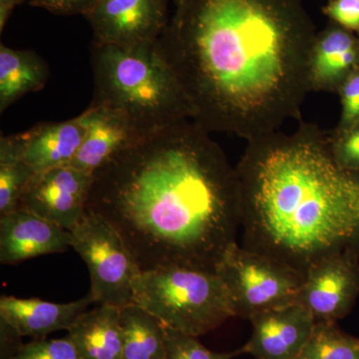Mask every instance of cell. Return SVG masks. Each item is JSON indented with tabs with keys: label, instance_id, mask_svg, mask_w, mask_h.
<instances>
[{
	"label": "cell",
	"instance_id": "6da1fadb",
	"mask_svg": "<svg viewBox=\"0 0 359 359\" xmlns=\"http://www.w3.org/2000/svg\"><path fill=\"white\" fill-rule=\"evenodd\" d=\"M316 35L302 0H181L157 45L194 121L249 142L302 119Z\"/></svg>",
	"mask_w": 359,
	"mask_h": 359
},
{
	"label": "cell",
	"instance_id": "7a4b0ae2",
	"mask_svg": "<svg viewBox=\"0 0 359 359\" xmlns=\"http://www.w3.org/2000/svg\"><path fill=\"white\" fill-rule=\"evenodd\" d=\"M87 211L121 236L141 271L217 273L242 222L236 167L194 120L139 137L93 174Z\"/></svg>",
	"mask_w": 359,
	"mask_h": 359
},
{
	"label": "cell",
	"instance_id": "3957f363",
	"mask_svg": "<svg viewBox=\"0 0 359 359\" xmlns=\"http://www.w3.org/2000/svg\"><path fill=\"white\" fill-rule=\"evenodd\" d=\"M242 247L302 273L359 248V171L340 167L330 133L301 121L248 142L237 166Z\"/></svg>",
	"mask_w": 359,
	"mask_h": 359
},
{
	"label": "cell",
	"instance_id": "277c9868",
	"mask_svg": "<svg viewBox=\"0 0 359 359\" xmlns=\"http://www.w3.org/2000/svg\"><path fill=\"white\" fill-rule=\"evenodd\" d=\"M93 100L124 116L139 136L193 120L192 108L157 41L131 46L92 42Z\"/></svg>",
	"mask_w": 359,
	"mask_h": 359
},
{
	"label": "cell",
	"instance_id": "5b68a950",
	"mask_svg": "<svg viewBox=\"0 0 359 359\" xmlns=\"http://www.w3.org/2000/svg\"><path fill=\"white\" fill-rule=\"evenodd\" d=\"M133 304L165 327L195 337L235 316L218 273L183 266L141 271L133 283Z\"/></svg>",
	"mask_w": 359,
	"mask_h": 359
},
{
	"label": "cell",
	"instance_id": "8992f818",
	"mask_svg": "<svg viewBox=\"0 0 359 359\" xmlns=\"http://www.w3.org/2000/svg\"><path fill=\"white\" fill-rule=\"evenodd\" d=\"M217 273L226 285L233 316L247 320L299 302L304 280L301 271L237 243L226 250Z\"/></svg>",
	"mask_w": 359,
	"mask_h": 359
},
{
	"label": "cell",
	"instance_id": "52a82bcc",
	"mask_svg": "<svg viewBox=\"0 0 359 359\" xmlns=\"http://www.w3.org/2000/svg\"><path fill=\"white\" fill-rule=\"evenodd\" d=\"M71 233V248L88 268L95 304H133V283L141 273L121 236L105 219L87 211Z\"/></svg>",
	"mask_w": 359,
	"mask_h": 359
},
{
	"label": "cell",
	"instance_id": "ba28073f",
	"mask_svg": "<svg viewBox=\"0 0 359 359\" xmlns=\"http://www.w3.org/2000/svg\"><path fill=\"white\" fill-rule=\"evenodd\" d=\"M92 178L68 165L40 172L26 184L18 209L71 231L86 214Z\"/></svg>",
	"mask_w": 359,
	"mask_h": 359
},
{
	"label": "cell",
	"instance_id": "9c48e42d",
	"mask_svg": "<svg viewBox=\"0 0 359 359\" xmlns=\"http://www.w3.org/2000/svg\"><path fill=\"white\" fill-rule=\"evenodd\" d=\"M85 18L93 42L120 46L157 41L169 21L166 0H98Z\"/></svg>",
	"mask_w": 359,
	"mask_h": 359
},
{
	"label": "cell",
	"instance_id": "30bf717a",
	"mask_svg": "<svg viewBox=\"0 0 359 359\" xmlns=\"http://www.w3.org/2000/svg\"><path fill=\"white\" fill-rule=\"evenodd\" d=\"M358 294V252H346L320 259L306 271L299 302L316 321L337 323L349 313Z\"/></svg>",
	"mask_w": 359,
	"mask_h": 359
},
{
	"label": "cell",
	"instance_id": "8fae6325",
	"mask_svg": "<svg viewBox=\"0 0 359 359\" xmlns=\"http://www.w3.org/2000/svg\"><path fill=\"white\" fill-rule=\"evenodd\" d=\"M249 320L252 337L241 349L256 359L299 358L316 323L299 302L257 313Z\"/></svg>",
	"mask_w": 359,
	"mask_h": 359
},
{
	"label": "cell",
	"instance_id": "7c38bea8",
	"mask_svg": "<svg viewBox=\"0 0 359 359\" xmlns=\"http://www.w3.org/2000/svg\"><path fill=\"white\" fill-rule=\"evenodd\" d=\"M71 248L70 231L25 211L0 216V263L15 264Z\"/></svg>",
	"mask_w": 359,
	"mask_h": 359
},
{
	"label": "cell",
	"instance_id": "4fadbf2b",
	"mask_svg": "<svg viewBox=\"0 0 359 359\" xmlns=\"http://www.w3.org/2000/svg\"><path fill=\"white\" fill-rule=\"evenodd\" d=\"M87 131L84 113L63 122L41 123L20 133L23 162L37 174L69 164Z\"/></svg>",
	"mask_w": 359,
	"mask_h": 359
},
{
	"label": "cell",
	"instance_id": "5bb4252c",
	"mask_svg": "<svg viewBox=\"0 0 359 359\" xmlns=\"http://www.w3.org/2000/svg\"><path fill=\"white\" fill-rule=\"evenodd\" d=\"M92 304L95 302L90 294L66 304L2 295L0 320L11 325L21 337L44 339L51 332L69 330Z\"/></svg>",
	"mask_w": 359,
	"mask_h": 359
},
{
	"label": "cell",
	"instance_id": "9a60e30c",
	"mask_svg": "<svg viewBox=\"0 0 359 359\" xmlns=\"http://www.w3.org/2000/svg\"><path fill=\"white\" fill-rule=\"evenodd\" d=\"M359 66V35L332 22L318 32L311 51V91L337 93Z\"/></svg>",
	"mask_w": 359,
	"mask_h": 359
},
{
	"label": "cell",
	"instance_id": "2e32d148",
	"mask_svg": "<svg viewBox=\"0 0 359 359\" xmlns=\"http://www.w3.org/2000/svg\"><path fill=\"white\" fill-rule=\"evenodd\" d=\"M87 131L83 143L68 166L93 175L111 157L139 138L128 120L103 106L84 111Z\"/></svg>",
	"mask_w": 359,
	"mask_h": 359
},
{
	"label": "cell",
	"instance_id": "e0dca14e",
	"mask_svg": "<svg viewBox=\"0 0 359 359\" xmlns=\"http://www.w3.org/2000/svg\"><path fill=\"white\" fill-rule=\"evenodd\" d=\"M81 359H123L120 308L98 304L85 311L68 330Z\"/></svg>",
	"mask_w": 359,
	"mask_h": 359
},
{
	"label": "cell",
	"instance_id": "ac0fdd59",
	"mask_svg": "<svg viewBox=\"0 0 359 359\" xmlns=\"http://www.w3.org/2000/svg\"><path fill=\"white\" fill-rule=\"evenodd\" d=\"M48 66L32 50H16L0 45V111L25 94L43 89Z\"/></svg>",
	"mask_w": 359,
	"mask_h": 359
},
{
	"label": "cell",
	"instance_id": "d6986e66",
	"mask_svg": "<svg viewBox=\"0 0 359 359\" xmlns=\"http://www.w3.org/2000/svg\"><path fill=\"white\" fill-rule=\"evenodd\" d=\"M123 359H165L166 327L138 304L120 308Z\"/></svg>",
	"mask_w": 359,
	"mask_h": 359
},
{
	"label": "cell",
	"instance_id": "ffe728a7",
	"mask_svg": "<svg viewBox=\"0 0 359 359\" xmlns=\"http://www.w3.org/2000/svg\"><path fill=\"white\" fill-rule=\"evenodd\" d=\"M34 176L23 162L20 135L0 139V216L18 209L26 184Z\"/></svg>",
	"mask_w": 359,
	"mask_h": 359
},
{
	"label": "cell",
	"instance_id": "44dd1931",
	"mask_svg": "<svg viewBox=\"0 0 359 359\" xmlns=\"http://www.w3.org/2000/svg\"><path fill=\"white\" fill-rule=\"evenodd\" d=\"M302 359H359V339L344 334L335 323L316 321Z\"/></svg>",
	"mask_w": 359,
	"mask_h": 359
},
{
	"label": "cell",
	"instance_id": "7402d4cb",
	"mask_svg": "<svg viewBox=\"0 0 359 359\" xmlns=\"http://www.w3.org/2000/svg\"><path fill=\"white\" fill-rule=\"evenodd\" d=\"M242 349L230 353H215L203 346L198 337L166 327L165 359H233Z\"/></svg>",
	"mask_w": 359,
	"mask_h": 359
},
{
	"label": "cell",
	"instance_id": "603a6c76",
	"mask_svg": "<svg viewBox=\"0 0 359 359\" xmlns=\"http://www.w3.org/2000/svg\"><path fill=\"white\" fill-rule=\"evenodd\" d=\"M11 359H81L68 337L60 339H39L22 344Z\"/></svg>",
	"mask_w": 359,
	"mask_h": 359
},
{
	"label": "cell",
	"instance_id": "cb8c5ba5",
	"mask_svg": "<svg viewBox=\"0 0 359 359\" xmlns=\"http://www.w3.org/2000/svg\"><path fill=\"white\" fill-rule=\"evenodd\" d=\"M330 133V148L340 167L359 171V122L351 128Z\"/></svg>",
	"mask_w": 359,
	"mask_h": 359
},
{
	"label": "cell",
	"instance_id": "d4e9b609",
	"mask_svg": "<svg viewBox=\"0 0 359 359\" xmlns=\"http://www.w3.org/2000/svg\"><path fill=\"white\" fill-rule=\"evenodd\" d=\"M337 94L339 96L341 112L334 129L342 131L359 122V66L346 78Z\"/></svg>",
	"mask_w": 359,
	"mask_h": 359
},
{
	"label": "cell",
	"instance_id": "484cf974",
	"mask_svg": "<svg viewBox=\"0 0 359 359\" xmlns=\"http://www.w3.org/2000/svg\"><path fill=\"white\" fill-rule=\"evenodd\" d=\"M323 11L332 22L359 35V0H330Z\"/></svg>",
	"mask_w": 359,
	"mask_h": 359
},
{
	"label": "cell",
	"instance_id": "4316f807",
	"mask_svg": "<svg viewBox=\"0 0 359 359\" xmlns=\"http://www.w3.org/2000/svg\"><path fill=\"white\" fill-rule=\"evenodd\" d=\"M97 1L98 0H30L29 4L53 13L82 14L85 16Z\"/></svg>",
	"mask_w": 359,
	"mask_h": 359
},
{
	"label": "cell",
	"instance_id": "83f0119b",
	"mask_svg": "<svg viewBox=\"0 0 359 359\" xmlns=\"http://www.w3.org/2000/svg\"><path fill=\"white\" fill-rule=\"evenodd\" d=\"M0 334H1V359H11L18 353L23 344L21 335L6 321L0 320Z\"/></svg>",
	"mask_w": 359,
	"mask_h": 359
},
{
	"label": "cell",
	"instance_id": "f1b7e54d",
	"mask_svg": "<svg viewBox=\"0 0 359 359\" xmlns=\"http://www.w3.org/2000/svg\"><path fill=\"white\" fill-rule=\"evenodd\" d=\"M22 1L23 0H0V30L1 32L14 7Z\"/></svg>",
	"mask_w": 359,
	"mask_h": 359
},
{
	"label": "cell",
	"instance_id": "f546056e",
	"mask_svg": "<svg viewBox=\"0 0 359 359\" xmlns=\"http://www.w3.org/2000/svg\"><path fill=\"white\" fill-rule=\"evenodd\" d=\"M180 1H181V0H174L175 4H178Z\"/></svg>",
	"mask_w": 359,
	"mask_h": 359
},
{
	"label": "cell",
	"instance_id": "4dcf8cb0",
	"mask_svg": "<svg viewBox=\"0 0 359 359\" xmlns=\"http://www.w3.org/2000/svg\"><path fill=\"white\" fill-rule=\"evenodd\" d=\"M297 359H302V358H297Z\"/></svg>",
	"mask_w": 359,
	"mask_h": 359
}]
</instances>
